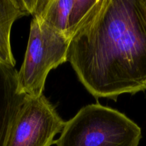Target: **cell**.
I'll use <instances>...</instances> for the list:
<instances>
[{
  "mask_svg": "<svg viewBox=\"0 0 146 146\" xmlns=\"http://www.w3.org/2000/svg\"><path fill=\"white\" fill-rule=\"evenodd\" d=\"M67 61L95 98L146 90V0H100L70 43Z\"/></svg>",
  "mask_w": 146,
  "mask_h": 146,
  "instance_id": "1",
  "label": "cell"
},
{
  "mask_svg": "<svg viewBox=\"0 0 146 146\" xmlns=\"http://www.w3.org/2000/svg\"><path fill=\"white\" fill-rule=\"evenodd\" d=\"M141 128L125 114L99 104L83 107L65 123L56 146H138Z\"/></svg>",
  "mask_w": 146,
  "mask_h": 146,
  "instance_id": "2",
  "label": "cell"
},
{
  "mask_svg": "<svg viewBox=\"0 0 146 146\" xmlns=\"http://www.w3.org/2000/svg\"><path fill=\"white\" fill-rule=\"evenodd\" d=\"M71 41L33 17L24 60L17 74V91L31 97L43 95L52 69L67 61Z\"/></svg>",
  "mask_w": 146,
  "mask_h": 146,
  "instance_id": "3",
  "label": "cell"
},
{
  "mask_svg": "<svg viewBox=\"0 0 146 146\" xmlns=\"http://www.w3.org/2000/svg\"><path fill=\"white\" fill-rule=\"evenodd\" d=\"M65 123L44 95L38 98L27 95L14 121L7 146H51Z\"/></svg>",
  "mask_w": 146,
  "mask_h": 146,
  "instance_id": "4",
  "label": "cell"
},
{
  "mask_svg": "<svg viewBox=\"0 0 146 146\" xmlns=\"http://www.w3.org/2000/svg\"><path fill=\"white\" fill-rule=\"evenodd\" d=\"M100 0H34L31 15L71 41Z\"/></svg>",
  "mask_w": 146,
  "mask_h": 146,
  "instance_id": "5",
  "label": "cell"
},
{
  "mask_svg": "<svg viewBox=\"0 0 146 146\" xmlns=\"http://www.w3.org/2000/svg\"><path fill=\"white\" fill-rule=\"evenodd\" d=\"M34 0H0V66L14 67L11 31L18 19L32 14Z\"/></svg>",
  "mask_w": 146,
  "mask_h": 146,
  "instance_id": "6",
  "label": "cell"
}]
</instances>
